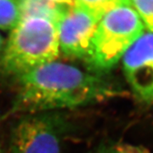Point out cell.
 <instances>
[{
    "mask_svg": "<svg viewBox=\"0 0 153 153\" xmlns=\"http://www.w3.org/2000/svg\"><path fill=\"white\" fill-rule=\"evenodd\" d=\"M146 31L153 33V0H129Z\"/></svg>",
    "mask_w": 153,
    "mask_h": 153,
    "instance_id": "obj_10",
    "label": "cell"
},
{
    "mask_svg": "<svg viewBox=\"0 0 153 153\" xmlns=\"http://www.w3.org/2000/svg\"><path fill=\"white\" fill-rule=\"evenodd\" d=\"M120 94V88L105 75L55 60L19 76L9 115L72 109Z\"/></svg>",
    "mask_w": 153,
    "mask_h": 153,
    "instance_id": "obj_1",
    "label": "cell"
},
{
    "mask_svg": "<svg viewBox=\"0 0 153 153\" xmlns=\"http://www.w3.org/2000/svg\"><path fill=\"white\" fill-rule=\"evenodd\" d=\"M3 44H4V40H3L2 36L0 35V53H1V51L3 49Z\"/></svg>",
    "mask_w": 153,
    "mask_h": 153,
    "instance_id": "obj_13",
    "label": "cell"
},
{
    "mask_svg": "<svg viewBox=\"0 0 153 153\" xmlns=\"http://www.w3.org/2000/svg\"><path fill=\"white\" fill-rule=\"evenodd\" d=\"M66 130V121L58 112L27 114L12 131V153H60Z\"/></svg>",
    "mask_w": 153,
    "mask_h": 153,
    "instance_id": "obj_4",
    "label": "cell"
},
{
    "mask_svg": "<svg viewBox=\"0 0 153 153\" xmlns=\"http://www.w3.org/2000/svg\"><path fill=\"white\" fill-rule=\"evenodd\" d=\"M47 1L64 8H71L75 4V0H47Z\"/></svg>",
    "mask_w": 153,
    "mask_h": 153,
    "instance_id": "obj_12",
    "label": "cell"
},
{
    "mask_svg": "<svg viewBox=\"0 0 153 153\" xmlns=\"http://www.w3.org/2000/svg\"><path fill=\"white\" fill-rule=\"evenodd\" d=\"M21 21L18 1L0 0V29L13 30Z\"/></svg>",
    "mask_w": 153,
    "mask_h": 153,
    "instance_id": "obj_9",
    "label": "cell"
},
{
    "mask_svg": "<svg viewBox=\"0 0 153 153\" xmlns=\"http://www.w3.org/2000/svg\"><path fill=\"white\" fill-rule=\"evenodd\" d=\"M124 5H130L129 0H75L74 4L91 14L98 21L110 11Z\"/></svg>",
    "mask_w": 153,
    "mask_h": 153,
    "instance_id": "obj_8",
    "label": "cell"
},
{
    "mask_svg": "<svg viewBox=\"0 0 153 153\" xmlns=\"http://www.w3.org/2000/svg\"><path fill=\"white\" fill-rule=\"evenodd\" d=\"M145 31L130 5L120 6L105 14L99 21L84 59L88 71L97 75L108 73Z\"/></svg>",
    "mask_w": 153,
    "mask_h": 153,
    "instance_id": "obj_3",
    "label": "cell"
},
{
    "mask_svg": "<svg viewBox=\"0 0 153 153\" xmlns=\"http://www.w3.org/2000/svg\"><path fill=\"white\" fill-rule=\"evenodd\" d=\"M99 21L87 11L67 8L57 25L60 50L73 59H85Z\"/></svg>",
    "mask_w": 153,
    "mask_h": 153,
    "instance_id": "obj_6",
    "label": "cell"
},
{
    "mask_svg": "<svg viewBox=\"0 0 153 153\" xmlns=\"http://www.w3.org/2000/svg\"><path fill=\"white\" fill-rule=\"evenodd\" d=\"M21 20L28 17H40L58 25L67 8L55 4L47 0H18Z\"/></svg>",
    "mask_w": 153,
    "mask_h": 153,
    "instance_id": "obj_7",
    "label": "cell"
},
{
    "mask_svg": "<svg viewBox=\"0 0 153 153\" xmlns=\"http://www.w3.org/2000/svg\"><path fill=\"white\" fill-rule=\"evenodd\" d=\"M95 153H149L144 148L129 144H115L105 146Z\"/></svg>",
    "mask_w": 153,
    "mask_h": 153,
    "instance_id": "obj_11",
    "label": "cell"
},
{
    "mask_svg": "<svg viewBox=\"0 0 153 153\" xmlns=\"http://www.w3.org/2000/svg\"><path fill=\"white\" fill-rule=\"evenodd\" d=\"M57 25L47 19H22L11 31L1 65L10 75L18 77L56 60L60 55Z\"/></svg>",
    "mask_w": 153,
    "mask_h": 153,
    "instance_id": "obj_2",
    "label": "cell"
},
{
    "mask_svg": "<svg viewBox=\"0 0 153 153\" xmlns=\"http://www.w3.org/2000/svg\"><path fill=\"white\" fill-rule=\"evenodd\" d=\"M0 153H4L3 152V150H2V147H1V145H0Z\"/></svg>",
    "mask_w": 153,
    "mask_h": 153,
    "instance_id": "obj_14",
    "label": "cell"
},
{
    "mask_svg": "<svg viewBox=\"0 0 153 153\" xmlns=\"http://www.w3.org/2000/svg\"><path fill=\"white\" fill-rule=\"evenodd\" d=\"M123 71L135 98L153 104V33L145 31L122 57Z\"/></svg>",
    "mask_w": 153,
    "mask_h": 153,
    "instance_id": "obj_5",
    "label": "cell"
}]
</instances>
